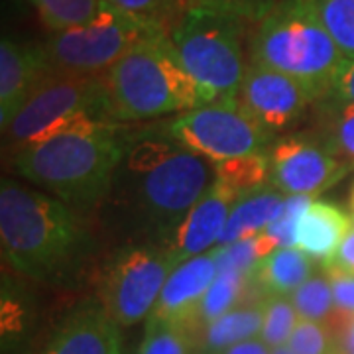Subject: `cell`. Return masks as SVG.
Returning a JSON list of instances; mask_svg holds the SVG:
<instances>
[{
    "label": "cell",
    "mask_w": 354,
    "mask_h": 354,
    "mask_svg": "<svg viewBox=\"0 0 354 354\" xmlns=\"http://www.w3.org/2000/svg\"><path fill=\"white\" fill-rule=\"evenodd\" d=\"M50 73L44 51L10 38L0 44V124H10L14 114L30 97L39 81Z\"/></svg>",
    "instance_id": "obj_15"
},
{
    "label": "cell",
    "mask_w": 354,
    "mask_h": 354,
    "mask_svg": "<svg viewBox=\"0 0 354 354\" xmlns=\"http://www.w3.org/2000/svg\"><path fill=\"white\" fill-rule=\"evenodd\" d=\"M270 183L283 195H311L339 183L351 165L321 138L286 136L270 146Z\"/></svg>",
    "instance_id": "obj_11"
},
{
    "label": "cell",
    "mask_w": 354,
    "mask_h": 354,
    "mask_svg": "<svg viewBox=\"0 0 354 354\" xmlns=\"http://www.w3.org/2000/svg\"><path fill=\"white\" fill-rule=\"evenodd\" d=\"M288 346L295 354H327L337 348V341L327 323L299 319L291 333Z\"/></svg>",
    "instance_id": "obj_31"
},
{
    "label": "cell",
    "mask_w": 354,
    "mask_h": 354,
    "mask_svg": "<svg viewBox=\"0 0 354 354\" xmlns=\"http://www.w3.org/2000/svg\"><path fill=\"white\" fill-rule=\"evenodd\" d=\"M156 30L160 28L140 22L104 0L91 22L51 34L41 51L50 71L101 77L130 48Z\"/></svg>",
    "instance_id": "obj_8"
},
{
    "label": "cell",
    "mask_w": 354,
    "mask_h": 354,
    "mask_svg": "<svg viewBox=\"0 0 354 354\" xmlns=\"http://www.w3.org/2000/svg\"><path fill=\"white\" fill-rule=\"evenodd\" d=\"M319 101V95L304 81L258 64L248 65L236 95L242 111L272 136L290 130Z\"/></svg>",
    "instance_id": "obj_12"
},
{
    "label": "cell",
    "mask_w": 354,
    "mask_h": 354,
    "mask_svg": "<svg viewBox=\"0 0 354 354\" xmlns=\"http://www.w3.org/2000/svg\"><path fill=\"white\" fill-rule=\"evenodd\" d=\"M315 201L311 195H286L281 215L270 223L264 232L276 242L278 248H295L297 246V228L305 211Z\"/></svg>",
    "instance_id": "obj_30"
},
{
    "label": "cell",
    "mask_w": 354,
    "mask_h": 354,
    "mask_svg": "<svg viewBox=\"0 0 354 354\" xmlns=\"http://www.w3.org/2000/svg\"><path fill=\"white\" fill-rule=\"evenodd\" d=\"M344 62L311 0H279L258 20L250 36V64L304 81L319 99L329 95Z\"/></svg>",
    "instance_id": "obj_6"
},
{
    "label": "cell",
    "mask_w": 354,
    "mask_h": 354,
    "mask_svg": "<svg viewBox=\"0 0 354 354\" xmlns=\"http://www.w3.org/2000/svg\"><path fill=\"white\" fill-rule=\"evenodd\" d=\"M299 321V313L290 295H270L264 299V325L260 337L272 348L283 346Z\"/></svg>",
    "instance_id": "obj_29"
},
{
    "label": "cell",
    "mask_w": 354,
    "mask_h": 354,
    "mask_svg": "<svg viewBox=\"0 0 354 354\" xmlns=\"http://www.w3.org/2000/svg\"><path fill=\"white\" fill-rule=\"evenodd\" d=\"M252 16L213 0H193L171 32L179 59L207 102L236 101L248 65L244 34Z\"/></svg>",
    "instance_id": "obj_5"
},
{
    "label": "cell",
    "mask_w": 354,
    "mask_h": 354,
    "mask_svg": "<svg viewBox=\"0 0 354 354\" xmlns=\"http://www.w3.org/2000/svg\"><path fill=\"white\" fill-rule=\"evenodd\" d=\"M91 122L116 124L109 114V101L101 77L50 71L2 132L14 153L53 134Z\"/></svg>",
    "instance_id": "obj_7"
},
{
    "label": "cell",
    "mask_w": 354,
    "mask_h": 354,
    "mask_svg": "<svg viewBox=\"0 0 354 354\" xmlns=\"http://www.w3.org/2000/svg\"><path fill=\"white\" fill-rule=\"evenodd\" d=\"M291 301L295 305L299 319H309V321H319L327 323L329 317L335 311V297H333V288L327 278V274H313L311 278L299 286L297 290L290 295Z\"/></svg>",
    "instance_id": "obj_28"
},
{
    "label": "cell",
    "mask_w": 354,
    "mask_h": 354,
    "mask_svg": "<svg viewBox=\"0 0 354 354\" xmlns=\"http://www.w3.org/2000/svg\"><path fill=\"white\" fill-rule=\"evenodd\" d=\"M323 272L327 274L333 288V297H335V311L333 313H341V315H353L354 313V276L344 274L339 270H330L323 268Z\"/></svg>",
    "instance_id": "obj_33"
},
{
    "label": "cell",
    "mask_w": 354,
    "mask_h": 354,
    "mask_svg": "<svg viewBox=\"0 0 354 354\" xmlns=\"http://www.w3.org/2000/svg\"><path fill=\"white\" fill-rule=\"evenodd\" d=\"M234 203L236 199L215 183L169 234L165 248L176 256L179 264L216 248Z\"/></svg>",
    "instance_id": "obj_14"
},
{
    "label": "cell",
    "mask_w": 354,
    "mask_h": 354,
    "mask_svg": "<svg viewBox=\"0 0 354 354\" xmlns=\"http://www.w3.org/2000/svg\"><path fill=\"white\" fill-rule=\"evenodd\" d=\"M278 250L276 242L272 241L266 232H258L248 239L225 244V246H216L213 248V256L216 260L218 272H244V274H252V270L260 260H264L266 256Z\"/></svg>",
    "instance_id": "obj_26"
},
{
    "label": "cell",
    "mask_w": 354,
    "mask_h": 354,
    "mask_svg": "<svg viewBox=\"0 0 354 354\" xmlns=\"http://www.w3.org/2000/svg\"><path fill=\"white\" fill-rule=\"evenodd\" d=\"M118 10L130 14L144 24L160 28L165 32V24L181 6V0H106Z\"/></svg>",
    "instance_id": "obj_32"
},
{
    "label": "cell",
    "mask_w": 354,
    "mask_h": 354,
    "mask_svg": "<svg viewBox=\"0 0 354 354\" xmlns=\"http://www.w3.org/2000/svg\"><path fill=\"white\" fill-rule=\"evenodd\" d=\"M216 354H272V346L266 344L262 337H254V339L236 342V344H232V346H228V348Z\"/></svg>",
    "instance_id": "obj_38"
},
{
    "label": "cell",
    "mask_w": 354,
    "mask_h": 354,
    "mask_svg": "<svg viewBox=\"0 0 354 354\" xmlns=\"http://www.w3.org/2000/svg\"><path fill=\"white\" fill-rule=\"evenodd\" d=\"M319 128L321 136L333 152L353 167L354 165V104L321 99Z\"/></svg>",
    "instance_id": "obj_23"
},
{
    "label": "cell",
    "mask_w": 354,
    "mask_h": 354,
    "mask_svg": "<svg viewBox=\"0 0 354 354\" xmlns=\"http://www.w3.org/2000/svg\"><path fill=\"white\" fill-rule=\"evenodd\" d=\"M39 20L50 32H64L91 22L104 0H32Z\"/></svg>",
    "instance_id": "obj_25"
},
{
    "label": "cell",
    "mask_w": 354,
    "mask_h": 354,
    "mask_svg": "<svg viewBox=\"0 0 354 354\" xmlns=\"http://www.w3.org/2000/svg\"><path fill=\"white\" fill-rule=\"evenodd\" d=\"M256 290L252 281V274L244 272H218L213 286L205 293L201 305L193 319V330L199 335L203 327H207L211 321H215L228 311L241 307V305L254 301L250 299ZM260 293V291H258Z\"/></svg>",
    "instance_id": "obj_21"
},
{
    "label": "cell",
    "mask_w": 354,
    "mask_h": 354,
    "mask_svg": "<svg viewBox=\"0 0 354 354\" xmlns=\"http://www.w3.org/2000/svg\"><path fill=\"white\" fill-rule=\"evenodd\" d=\"M167 136L213 164L268 153L274 138L236 101L207 102L177 114L167 127Z\"/></svg>",
    "instance_id": "obj_9"
},
{
    "label": "cell",
    "mask_w": 354,
    "mask_h": 354,
    "mask_svg": "<svg viewBox=\"0 0 354 354\" xmlns=\"http://www.w3.org/2000/svg\"><path fill=\"white\" fill-rule=\"evenodd\" d=\"M41 354H120L118 325L102 309H81L65 321Z\"/></svg>",
    "instance_id": "obj_16"
},
{
    "label": "cell",
    "mask_w": 354,
    "mask_h": 354,
    "mask_svg": "<svg viewBox=\"0 0 354 354\" xmlns=\"http://www.w3.org/2000/svg\"><path fill=\"white\" fill-rule=\"evenodd\" d=\"M213 2H221V4L232 6V8H239L252 18H262L264 12H268L276 4L274 0H213Z\"/></svg>",
    "instance_id": "obj_37"
},
{
    "label": "cell",
    "mask_w": 354,
    "mask_h": 354,
    "mask_svg": "<svg viewBox=\"0 0 354 354\" xmlns=\"http://www.w3.org/2000/svg\"><path fill=\"white\" fill-rule=\"evenodd\" d=\"M315 274V260L299 248H278L252 270V281L260 295H291Z\"/></svg>",
    "instance_id": "obj_18"
},
{
    "label": "cell",
    "mask_w": 354,
    "mask_h": 354,
    "mask_svg": "<svg viewBox=\"0 0 354 354\" xmlns=\"http://www.w3.org/2000/svg\"><path fill=\"white\" fill-rule=\"evenodd\" d=\"M353 230V218L335 203L315 199L305 211L297 228V248L311 260L327 264L337 254L346 234Z\"/></svg>",
    "instance_id": "obj_17"
},
{
    "label": "cell",
    "mask_w": 354,
    "mask_h": 354,
    "mask_svg": "<svg viewBox=\"0 0 354 354\" xmlns=\"http://www.w3.org/2000/svg\"><path fill=\"white\" fill-rule=\"evenodd\" d=\"M323 268L339 270V272L354 276V228L346 234V239L342 241L337 254L330 258L327 264H323Z\"/></svg>",
    "instance_id": "obj_36"
},
{
    "label": "cell",
    "mask_w": 354,
    "mask_h": 354,
    "mask_svg": "<svg viewBox=\"0 0 354 354\" xmlns=\"http://www.w3.org/2000/svg\"><path fill=\"white\" fill-rule=\"evenodd\" d=\"M327 354H346V353H344V351H341V348H333V351Z\"/></svg>",
    "instance_id": "obj_40"
},
{
    "label": "cell",
    "mask_w": 354,
    "mask_h": 354,
    "mask_svg": "<svg viewBox=\"0 0 354 354\" xmlns=\"http://www.w3.org/2000/svg\"><path fill=\"white\" fill-rule=\"evenodd\" d=\"M272 354H295L291 351L288 344H283V346H276V348H272Z\"/></svg>",
    "instance_id": "obj_39"
},
{
    "label": "cell",
    "mask_w": 354,
    "mask_h": 354,
    "mask_svg": "<svg viewBox=\"0 0 354 354\" xmlns=\"http://www.w3.org/2000/svg\"><path fill=\"white\" fill-rule=\"evenodd\" d=\"M215 171L216 185L230 193L236 201L248 193L272 185L268 153H254L218 162L215 164Z\"/></svg>",
    "instance_id": "obj_22"
},
{
    "label": "cell",
    "mask_w": 354,
    "mask_h": 354,
    "mask_svg": "<svg viewBox=\"0 0 354 354\" xmlns=\"http://www.w3.org/2000/svg\"><path fill=\"white\" fill-rule=\"evenodd\" d=\"M101 79L116 124L187 113L205 104L164 30L140 39Z\"/></svg>",
    "instance_id": "obj_4"
},
{
    "label": "cell",
    "mask_w": 354,
    "mask_h": 354,
    "mask_svg": "<svg viewBox=\"0 0 354 354\" xmlns=\"http://www.w3.org/2000/svg\"><path fill=\"white\" fill-rule=\"evenodd\" d=\"M325 99L354 104V59H346L333 79L329 95Z\"/></svg>",
    "instance_id": "obj_34"
},
{
    "label": "cell",
    "mask_w": 354,
    "mask_h": 354,
    "mask_svg": "<svg viewBox=\"0 0 354 354\" xmlns=\"http://www.w3.org/2000/svg\"><path fill=\"white\" fill-rule=\"evenodd\" d=\"M179 262L167 248L132 246L113 258L102 279V311L118 327L150 317L169 274Z\"/></svg>",
    "instance_id": "obj_10"
},
{
    "label": "cell",
    "mask_w": 354,
    "mask_h": 354,
    "mask_svg": "<svg viewBox=\"0 0 354 354\" xmlns=\"http://www.w3.org/2000/svg\"><path fill=\"white\" fill-rule=\"evenodd\" d=\"M283 201H286V195L281 191L268 189V187L244 195L242 199L234 203L227 227L223 230L216 246L232 244L258 232H264L268 225L281 215Z\"/></svg>",
    "instance_id": "obj_19"
},
{
    "label": "cell",
    "mask_w": 354,
    "mask_h": 354,
    "mask_svg": "<svg viewBox=\"0 0 354 354\" xmlns=\"http://www.w3.org/2000/svg\"><path fill=\"white\" fill-rule=\"evenodd\" d=\"M327 325L335 335L337 348H341L344 353L354 351V313L353 315H341V313H333L327 321Z\"/></svg>",
    "instance_id": "obj_35"
},
{
    "label": "cell",
    "mask_w": 354,
    "mask_h": 354,
    "mask_svg": "<svg viewBox=\"0 0 354 354\" xmlns=\"http://www.w3.org/2000/svg\"><path fill=\"white\" fill-rule=\"evenodd\" d=\"M197 346V333L189 327L148 317L136 354H195Z\"/></svg>",
    "instance_id": "obj_24"
},
{
    "label": "cell",
    "mask_w": 354,
    "mask_h": 354,
    "mask_svg": "<svg viewBox=\"0 0 354 354\" xmlns=\"http://www.w3.org/2000/svg\"><path fill=\"white\" fill-rule=\"evenodd\" d=\"M218 268L213 252L189 258L177 266L165 281L158 304L150 313L152 319L185 325L193 330V319L205 293L213 286Z\"/></svg>",
    "instance_id": "obj_13"
},
{
    "label": "cell",
    "mask_w": 354,
    "mask_h": 354,
    "mask_svg": "<svg viewBox=\"0 0 354 354\" xmlns=\"http://www.w3.org/2000/svg\"><path fill=\"white\" fill-rule=\"evenodd\" d=\"M317 16L346 59H354V0H311Z\"/></svg>",
    "instance_id": "obj_27"
},
{
    "label": "cell",
    "mask_w": 354,
    "mask_h": 354,
    "mask_svg": "<svg viewBox=\"0 0 354 354\" xmlns=\"http://www.w3.org/2000/svg\"><path fill=\"white\" fill-rule=\"evenodd\" d=\"M0 241L14 272L48 279L71 264L81 248L83 230L69 205L57 197L2 179Z\"/></svg>",
    "instance_id": "obj_3"
},
{
    "label": "cell",
    "mask_w": 354,
    "mask_h": 354,
    "mask_svg": "<svg viewBox=\"0 0 354 354\" xmlns=\"http://www.w3.org/2000/svg\"><path fill=\"white\" fill-rule=\"evenodd\" d=\"M132 140L120 124L69 128L12 153L14 169L69 207H93L111 191Z\"/></svg>",
    "instance_id": "obj_2"
},
{
    "label": "cell",
    "mask_w": 354,
    "mask_h": 354,
    "mask_svg": "<svg viewBox=\"0 0 354 354\" xmlns=\"http://www.w3.org/2000/svg\"><path fill=\"white\" fill-rule=\"evenodd\" d=\"M264 325V299L241 305L203 327L197 335L203 354H216L236 342L260 337Z\"/></svg>",
    "instance_id": "obj_20"
},
{
    "label": "cell",
    "mask_w": 354,
    "mask_h": 354,
    "mask_svg": "<svg viewBox=\"0 0 354 354\" xmlns=\"http://www.w3.org/2000/svg\"><path fill=\"white\" fill-rule=\"evenodd\" d=\"M215 181L213 162L183 148L171 136H146L130 144L113 187L138 223L169 239Z\"/></svg>",
    "instance_id": "obj_1"
},
{
    "label": "cell",
    "mask_w": 354,
    "mask_h": 354,
    "mask_svg": "<svg viewBox=\"0 0 354 354\" xmlns=\"http://www.w3.org/2000/svg\"><path fill=\"white\" fill-rule=\"evenodd\" d=\"M346 354H354V351H351V353H346Z\"/></svg>",
    "instance_id": "obj_41"
}]
</instances>
